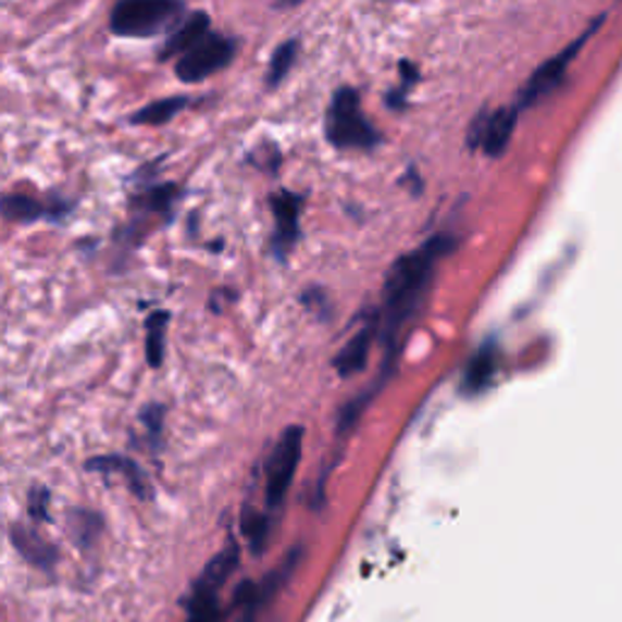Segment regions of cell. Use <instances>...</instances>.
<instances>
[{
  "instance_id": "13",
  "label": "cell",
  "mask_w": 622,
  "mask_h": 622,
  "mask_svg": "<svg viewBox=\"0 0 622 622\" xmlns=\"http://www.w3.org/2000/svg\"><path fill=\"white\" fill-rule=\"evenodd\" d=\"M375 324H368L362 326L360 331H356V336H352L348 344L340 348L338 358H336V372L340 377H352L358 375V372L368 365V358H370V350H372V340H375Z\"/></svg>"
},
{
  "instance_id": "17",
  "label": "cell",
  "mask_w": 622,
  "mask_h": 622,
  "mask_svg": "<svg viewBox=\"0 0 622 622\" xmlns=\"http://www.w3.org/2000/svg\"><path fill=\"white\" fill-rule=\"evenodd\" d=\"M496 375V358L492 348H484L482 352H476L470 365L464 370L462 377V389L467 394H480L494 382Z\"/></svg>"
},
{
  "instance_id": "2",
  "label": "cell",
  "mask_w": 622,
  "mask_h": 622,
  "mask_svg": "<svg viewBox=\"0 0 622 622\" xmlns=\"http://www.w3.org/2000/svg\"><path fill=\"white\" fill-rule=\"evenodd\" d=\"M185 5L178 0H122L112 8L110 29L117 37L149 39L173 33L183 23Z\"/></svg>"
},
{
  "instance_id": "4",
  "label": "cell",
  "mask_w": 622,
  "mask_h": 622,
  "mask_svg": "<svg viewBox=\"0 0 622 622\" xmlns=\"http://www.w3.org/2000/svg\"><path fill=\"white\" fill-rule=\"evenodd\" d=\"M302 445H304L302 426H289L275 443L265 470V503L271 511L283 506L287 499L299 460H302Z\"/></svg>"
},
{
  "instance_id": "18",
  "label": "cell",
  "mask_w": 622,
  "mask_h": 622,
  "mask_svg": "<svg viewBox=\"0 0 622 622\" xmlns=\"http://www.w3.org/2000/svg\"><path fill=\"white\" fill-rule=\"evenodd\" d=\"M102 531V518L92 511H71L69 515V533L74 537V543L83 549L92 547V543L98 540V535Z\"/></svg>"
},
{
  "instance_id": "10",
  "label": "cell",
  "mask_w": 622,
  "mask_h": 622,
  "mask_svg": "<svg viewBox=\"0 0 622 622\" xmlns=\"http://www.w3.org/2000/svg\"><path fill=\"white\" fill-rule=\"evenodd\" d=\"M299 207L302 200L293 192H277L273 197L275 212V251L283 253L297 241L299 234Z\"/></svg>"
},
{
  "instance_id": "12",
  "label": "cell",
  "mask_w": 622,
  "mask_h": 622,
  "mask_svg": "<svg viewBox=\"0 0 622 622\" xmlns=\"http://www.w3.org/2000/svg\"><path fill=\"white\" fill-rule=\"evenodd\" d=\"M10 540H13L15 549L20 555H23L29 564H35L39 569H45V572H51L57 564V547L49 545L45 537L37 535L35 531H29L25 525H13V531H10Z\"/></svg>"
},
{
  "instance_id": "9",
  "label": "cell",
  "mask_w": 622,
  "mask_h": 622,
  "mask_svg": "<svg viewBox=\"0 0 622 622\" xmlns=\"http://www.w3.org/2000/svg\"><path fill=\"white\" fill-rule=\"evenodd\" d=\"M210 35V15L197 10V13L188 15L183 23L173 29L169 39L163 41V47L159 51V61H169L175 54H188V51L200 45V41Z\"/></svg>"
},
{
  "instance_id": "19",
  "label": "cell",
  "mask_w": 622,
  "mask_h": 622,
  "mask_svg": "<svg viewBox=\"0 0 622 622\" xmlns=\"http://www.w3.org/2000/svg\"><path fill=\"white\" fill-rule=\"evenodd\" d=\"M297 49L299 45L295 39H289L283 47L275 49L271 66H268V86H277V83L289 74V69H293L295 59H297Z\"/></svg>"
},
{
  "instance_id": "5",
  "label": "cell",
  "mask_w": 622,
  "mask_h": 622,
  "mask_svg": "<svg viewBox=\"0 0 622 622\" xmlns=\"http://www.w3.org/2000/svg\"><path fill=\"white\" fill-rule=\"evenodd\" d=\"M236 41L226 35H207L200 45H195L188 54L175 64V76L183 83H200L216 71L226 69L234 61Z\"/></svg>"
},
{
  "instance_id": "21",
  "label": "cell",
  "mask_w": 622,
  "mask_h": 622,
  "mask_svg": "<svg viewBox=\"0 0 622 622\" xmlns=\"http://www.w3.org/2000/svg\"><path fill=\"white\" fill-rule=\"evenodd\" d=\"M163 419H165V407L163 403H147L139 411V423L149 433V443L153 448H159L161 445V435H163Z\"/></svg>"
},
{
  "instance_id": "14",
  "label": "cell",
  "mask_w": 622,
  "mask_h": 622,
  "mask_svg": "<svg viewBox=\"0 0 622 622\" xmlns=\"http://www.w3.org/2000/svg\"><path fill=\"white\" fill-rule=\"evenodd\" d=\"M181 188L175 183L151 185V188L141 190L132 197V204H137V210L144 214H161L165 222L173 220V207L178 202Z\"/></svg>"
},
{
  "instance_id": "22",
  "label": "cell",
  "mask_w": 622,
  "mask_h": 622,
  "mask_svg": "<svg viewBox=\"0 0 622 622\" xmlns=\"http://www.w3.org/2000/svg\"><path fill=\"white\" fill-rule=\"evenodd\" d=\"M49 499L51 494L47 486H35V489L29 492V515H33L35 521H49Z\"/></svg>"
},
{
  "instance_id": "20",
  "label": "cell",
  "mask_w": 622,
  "mask_h": 622,
  "mask_svg": "<svg viewBox=\"0 0 622 622\" xmlns=\"http://www.w3.org/2000/svg\"><path fill=\"white\" fill-rule=\"evenodd\" d=\"M241 527H244V535L248 537V543H251V547L256 549V552H261V547L265 545L268 531H271L268 515L256 513V511H246L244 518H241Z\"/></svg>"
},
{
  "instance_id": "16",
  "label": "cell",
  "mask_w": 622,
  "mask_h": 622,
  "mask_svg": "<svg viewBox=\"0 0 622 622\" xmlns=\"http://www.w3.org/2000/svg\"><path fill=\"white\" fill-rule=\"evenodd\" d=\"M171 324V311L165 309H153L151 314L147 316V362L153 368L159 370L163 365V358H165V328Z\"/></svg>"
},
{
  "instance_id": "7",
  "label": "cell",
  "mask_w": 622,
  "mask_h": 622,
  "mask_svg": "<svg viewBox=\"0 0 622 622\" xmlns=\"http://www.w3.org/2000/svg\"><path fill=\"white\" fill-rule=\"evenodd\" d=\"M74 212V202L64 200L61 195H51L39 200L33 195H0V216L15 224H35V222H61Z\"/></svg>"
},
{
  "instance_id": "6",
  "label": "cell",
  "mask_w": 622,
  "mask_h": 622,
  "mask_svg": "<svg viewBox=\"0 0 622 622\" xmlns=\"http://www.w3.org/2000/svg\"><path fill=\"white\" fill-rule=\"evenodd\" d=\"M598 27H600V20H598L596 25H590V27L586 29V33L574 41V45H569L567 49L559 51L557 57L547 59L545 64L537 66V69L533 71V74H531V78L525 80V86L521 88V96H518V105H521V108H531V105H535L537 100H543L549 90H555V88L559 86V83H562L569 64H572L574 57H576L579 51H582V47L586 45V39H588L590 35H594Z\"/></svg>"
},
{
  "instance_id": "8",
  "label": "cell",
  "mask_w": 622,
  "mask_h": 622,
  "mask_svg": "<svg viewBox=\"0 0 622 622\" xmlns=\"http://www.w3.org/2000/svg\"><path fill=\"white\" fill-rule=\"evenodd\" d=\"M88 472H102V474H117L127 484V489L137 496L139 501H153V486L149 474L144 472V467L127 458V455H98V458H90L86 462Z\"/></svg>"
},
{
  "instance_id": "1",
  "label": "cell",
  "mask_w": 622,
  "mask_h": 622,
  "mask_svg": "<svg viewBox=\"0 0 622 622\" xmlns=\"http://www.w3.org/2000/svg\"><path fill=\"white\" fill-rule=\"evenodd\" d=\"M452 248V241L445 236H435L428 244H423L416 251L401 256L397 263L389 268L385 277V324L387 336H397L413 309L419 307L421 297L433 279V271L440 258Z\"/></svg>"
},
{
  "instance_id": "15",
  "label": "cell",
  "mask_w": 622,
  "mask_h": 622,
  "mask_svg": "<svg viewBox=\"0 0 622 622\" xmlns=\"http://www.w3.org/2000/svg\"><path fill=\"white\" fill-rule=\"evenodd\" d=\"M190 105V98L188 96H173V98H163V100H156L149 102L147 108H141L134 112L129 117L132 124H149V127H161V124H169L175 115H181V112Z\"/></svg>"
},
{
  "instance_id": "3",
  "label": "cell",
  "mask_w": 622,
  "mask_h": 622,
  "mask_svg": "<svg viewBox=\"0 0 622 622\" xmlns=\"http://www.w3.org/2000/svg\"><path fill=\"white\" fill-rule=\"evenodd\" d=\"M326 134L340 149H370L380 141L377 129L362 115L358 92L350 88L338 90L331 102Z\"/></svg>"
},
{
  "instance_id": "11",
  "label": "cell",
  "mask_w": 622,
  "mask_h": 622,
  "mask_svg": "<svg viewBox=\"0 0 622 622\" xmlns=\"http://www.w3.org/2000/svg\"><path fill=\"white\" fill-rule=\"evenodd\" d=\"M515 122H518L515 108L496 110L489 120L480 122V137H476V144H482L484 151L489 156H501L508 144H511Z\"/></svg>"
}]
</instances>
